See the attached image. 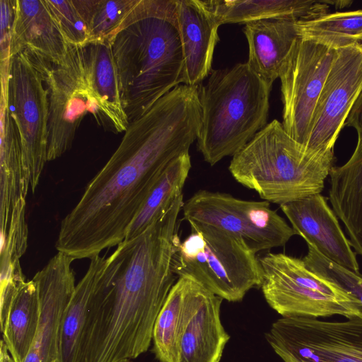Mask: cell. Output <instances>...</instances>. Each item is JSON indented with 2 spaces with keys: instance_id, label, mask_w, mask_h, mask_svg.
Masks as SVG:
<instances>
[{
  "instance_id": "5bb4252c",
  "label": "cell",
  "mask_w": 362,
  "mask_h": 362,
  "mask_svg": "<svg viewBox=\"0 0 362 362\" xmlns=\"http://www.w3.org/2000/svg\"><path fill=\"white\" fill-rule=\"evenodd\" d=\"M361 93L362 44L337 49L304 146L315 151H334L339 134Z\"/></svg>"
},
{
  "instance_id": "9a60e30c",
  "label": "cell",
  "mask_w": 362,
  "mask_h": 362,
  "mask_svg": "<svg viewBox=\"0 0 362 362\" xmlns=\"http://www.w3.org/2000/svg\"><path fill=\"white\" fill-rule=\"evenodd\" d=\"M74 260L58 252L33 278L38 290L40 315L36 334L24 362H54L58 359L62 321L76 287L71 267Z\"/></svg>"
},
{
  "instance_id": "4316f807",
  "label": "cell",
  "mask_w": 362,
  "mask_h": 362,
  "mask_svg": "<svg viewBox=\"0 0 362 362\" xmlns=\"http://www.w3.org/2000/svg\"><path fill=\"white\" fill-rule=\"evenodd\" d=\"M193 279L180 276L156 320L152 341L160 362H177V346Z\"/></svg>"
},
{
  "instance_id": "f546056e",
  "label": "cell",
  "mask_w": 362,
  "mask_h": 362,
  "mask_svg": "<svg viewBox=\"0 0 362 362\" xmlns=\"http://www.w3.org/2000/svg\"><path fill=\"white\" fill-rule=\"evenodd\" d=\"M303 260L312 272L334 283L358 300L362 316V275L327 259L309 245Z\"/></svg>"
},
{
  "instance_id": "ffe728a7",
  "label": "cell",
  "mask_w": 362,
  "mask_h": 362,
  "mask_svg": "<svg viewBox=\"0 0 362 362\" xmlns=\"http://www.w3.org/2000/svg\"><path fill=\"white\" fill-rule=\"evenodd\" d=\"M69 47L46 0H17L11 57L25 51L60 64L66 57Z\"/></svg>"
},
{
  "instance_id": "cb8c5ba5",
  "label": "cell",
  "mask_w": 362,
  "mask_h": 362,
  "mask_svg": "<svg viewBox=\"0 0 362 362\" xmlns=\"http://www.w3.org/2000/svg\"><path fill=\"white\" fill-rule=\"evenodd\" d=\"M220 25L249 23L272 18L310 21L328 13L327 0H210Z\"/></svg>"
},
{
  "instance_id": "ba28073f",
  "label": "cell",
  "mask_w": 362,
  "mask_h": 362,
  "mask_svg": "<svg viewBox=\"0 0 362 362\" xmlns=\"http://www.w3.org/2000/svg\"><path fill=\"white\" fill-rule=\"evenodd\" d=\"M23 52L40 72L47 90V161H51L71 148L84 115L92 114L96 122L99 121V110L88 75L85 46L69 45L60 64Z\"/></svg>"
},
{
  "instance_id": "83f0119b",
  "label": "cell",
  "mask_w": 362,
  "mask_h": 362,
  "mask_svg": "<svg viewBox=\"0 0 362 362\" xmlns=\"http://www.w3.org/2000/svg\"><path fill=\"white\" fill-rule=\"evenodd\" d=\"M300 37L335 49L362 44V9L338 11L296 22Z\"/></svg>"
},
{
  "instance_id": "5b68a950",
  "label": "cell",
  "mask_w": 362,
  "mask_h": 362,
  "mask_svg": "<svg viewBox=\"0 0 362 362\" xmlns=\"http://www.w3.org/2000/svg\"><path fill=\"white\" fill-rule=\"evenodd\" d=\"M198 86L202 122L197 139L214 165L233 156L267 124L272 87L245 63L212 69Z\"/></svg>"
},
{
  "instance_id": "3957f363",
  "label": "cell",
  "mask_w": 362,
  "mask_h": 362,
  "mask_svg": "<svg viewBox=\"0 0 362 362\" xmlns=\"http://www.w3.org/2000/svg\"><path fill=\"white\" fill-rule=\"evenodd\" d=\"M108 42L129 123L182 84L175 0H139Z\"/></svg>"
},
{
  "instance_id": "ac0fdd59",
  "label": "cell",
  "mask_w": 362,
  "mask_h": 362,
  "mask_svg": "<svg viewBox=\"0 0 362 362\" xmlns=\"http://www.w3.org/2000/svg\"><path fill=\"white\" fill-rule=\"evenodd\" d=\"M182 49V84L199 86L211 73L221 25L208 1L175 0Z\"/></svg>"
},
{
  "instance_id": "4dcf8cb0",
  "label": "cell",
  "mask_w": 362,
  "mask_h": 362,
  "mask_svg": "<svg viewBox=\"0 0 362 362\" xmlns=\"http://www.w3.org/2000/svg\"><path fill=\"white\" fill-rule=\"evenodd\" d=\"M54 15L66 42L72 46H85L90 42L84 21L72 0H46Z\"/></svg>"
},
{
  "instance_id": "277c9868",
  "label": "cell",
  "mask_w": 362,
  "mask_h": 362,
  "mask_svg": "<svg viewBox=\"0 0 362 362\" xmlns=\"http://www.w3.org/2000/svg\"><path fill=\"white\" fill-rule=\"evenodd\" d=\"M334 161V151L307 149L274 119L233 156L228 169L260 198L281 205L320 194Z\"/></svg>"
},
{
  "instance_id": "9c48e42d",
  "label": "cell",
  "mask_w": 362,
  "mask_h": 362,
  "mask_svg": "<svg viewBox=\"0 0 362 362\" xmlns=\"http://www.w3.org/2000/svg\"><path fill=\"white\" fill-rule=\"evenodd\" d=\"M183 218L241 238L255 253L284 245L295 231L267 201L199 190L183 204Z\"/></svg>"
},
{
  "instance_id": "30bf717a",
  "label": "cell",
  "mask_w": 362,
  "mask_h": 362,
  "mask_svg": "<svg viewBox=\"0 0 362 362\" xmlns=\"http://www.w3.org/2000/svg\"><path fill=\"white\" fill-rule=\"evenodd\" d=\"M265 337L284 362H362V317L322 321L282 317Z\"/></svg>"
},
{
  "instance_id": "7a4b0ae2",
  "label": "cell",
  "mask_w": 362,
  "mask_h": 362,
  "mask_svg": "<svg viewBox=\"0 0 362 362\" xmlns=\"http://www.w3.org/2000/svg\"><path fill=\"white\" fill-rule=\"evenodd\" d=\"M183 203L177 199L136 238L109 256L85 328L81 362H121L148 351L157 317L175 284L173 259Z\"/></svg>"
},
{
  "instance_id": "4fadbf2b",
  "label": "cell",
  "mask_w": 362,
  "mask_h": 362,
  "mask_svg": "<svg viewBox=\"0 0 362 362\" xmlns=\"http://www.w3.org/2000/svg\"><path fill=\"white\" fill-rule=\"evenodd\" d=\"M30 183L23 167L17 127L7 105L1 107V274L20 265L28 247L25 198Z\"/></svg>"
},
{
  "instance_id": "6da1fadb",
  "label": "cell",
  "mask_w": 362,
  "mask_h": 362,
  "mask_svg": "<svg viewBox=\"0 0 362 362\" xmlns=\"http://www.w3.org/2000/svg\"><path fill=\"white\" fill-rule=\"evenodd\" d=\"M197 92L180 85L129 123L120 144L62 219L58 252L76 259L118 245L165 166L197 139Z\"/></svg>"
},
{
  "instance_id": "836d02e7",
  "label": "cell",
  "mask_w": 362,
  "mask_h": 362,
  "mask_svg": "<svg viewBox=\"0 0 362 362\" xmlns=\"http://www.w3.org/2000/svg\"><path fill=\"white\" fill-rule=\"evenodd\" d=\"M121 362H132L131 360H125V361H121Z\"/></svg>"
},
{
  "instance_id": "52a82bcc",
  "label": "cell",
  "mask_w": 362,
  "mask_h": 362,
  "mask_svg": "<svg viewBox=\"0 0 362 362\" xmlns=\"http://www.w3.org/2000/svg\"><path fill=\"white\" fill-rule=\"evenodd\" d=\"M259 260L264 297L282 317H362L358 300L334 283L312 272L303 259L269 252Z\"/></svg>"
},
{
  "instance_id": "d6986e66",
  "label": "cell",
  "mask_w": 362,
  "mask_h": 362,
  "mask_svg": "<svg viewBox=\"0 0 362 362\" xmlns=\"http://www.w3.org/2000/svg\"><path fill=\"white\" fill-rule=\"evenodd\" d=\"M357 133L355 149L349 160L334 166L330 177L329 200L344 223L354 252L362 256V93L345 123Z\"/></svg>"
},
{
  "instance_id": "484cf974",
  "label": "cell",
  "mask_w": 362,
  "mask_h": 362,
  "mask_svg": "<svg viewBox=\"0 0 362 362\" xmlns=\"http://www.w3.org/2000/svg\"><path fill=\"white\" fill-rule=\"evenodd\" d=\"M190 169L189 152L175 158L165 166L129 225L124 241L128 242L138 237L182 194Z\"/></svg>"
},
{
  "instance_id": "44dd1931",
  "label": "cell",
  "mask_w": 362,
  "mask_h": 362,
  "mask_svg": "<svg viewBox=\"0 0 362 362\" xmlns=\"http://www.w3.org/2000/svg\"><path fill=\"white\" fill-rule=\"evenodd\" d=\"M297 21L272 18L245 25L243 33L249 47L247 63L271 86L279 77L281 66L299 37Z\"/></svg>"
},
{
  "instance_id": "e0dca14e",
  "label": "cell",
  "mask_w": 362,
  "mask_h": 362,
  "mask_svg": "<svg viewBox=\"0 0 362 362\" xmlns=\"http://www.w3.org/2000/svg\"><path fill=\"white\" fill-rule=\"evenodd\" d=\"M223 299L193 280L177 346V362H219L230 336L221 320Z\"/></svg>"
},
{
  "instance_id": "1f68e13d",
  "label": "cell",
  "mask_w": 362,
  "mask_h": 362,
  "mask_svg": "<svg viewBox=\"0 0 362 362\" xmlns=\"http://www.w3.org/2000/svg\"><path fill=\"white\" fill-rule=\"evenodd\" d=\"M1 4V71H8L11 45L17 8V0H0Z\"/></svg>"
},
{
  "instance_id": "2e32d148",
  "label": "cell",
  "mask_w": 362,
  "mask_h": 362,
  "mask_svg": "<svg viewBox=\"0 0 362 362\" xmlns=\"http://www.w3.org/2000/svg\"><path fill=\"white\" fill-rule=\"evenodd\" d=\"M296 235L301 236L321 255L359 273L356 253L342 231L337 216L321 194L280 205Z\"/></svg>"
},
{
  "instance_id": "8fae6325",
  "label": "cell",
  "mask_w": 362,
  "mask_h": 362,
  "mask_svg": "<svg viewBox=\"0 0 362 362\" xmlns=\"http://www.w3.org/2000/svg\"><path fill=\"white\" fill-rule=\"evenodd\" d=\"M7 105L17 127L24 170L34 194L47 161L49 102L42 76L25 52L11 57Z\"/></svg>"
},
{
  "instance_id": "7402d4cb",
  "label": "cell",
  "mask_w": 362,
  "mask_h": 362,
  "mask_svg": "<svg viewBox=\"0 0 362 362\" xmlns=\"http://www.w3.org/2000/svg\"><path fill=\"white\" fill-rule=\"evenodd\" d=\"M89 81L99 110L97 123L105 131L125 132L129 124L122 103L117 71L109 42L85 45Z\"/></svg>"
},
{
  "instance_id": "f1b7e54d",
  "label": "cell",
  "mask_w": 362,
  "mask_h": 362,
  "mask_svg": "<svg viewBox=\"0 0 362 362\" xmlns=\"http://www.w3.org/2000/svg\"><path fill=\"white\" fill-rule=\"evenodd\" d=\"M90 42H108L139 0H72Z\"/></svg>"
},
{
  "instance_id": "e575fe53",
  "label": "cell",
  "mask_w": 362,
  "mask_h": 362,
  "mask_svg": "<svg viewBox=\"0 0 362 362\" xmlns=\"http://www.w3.org/2000/svg\"><path fill=\"white\" fill-rule=\"evenodd\" d=\"M54 362H58V361H54Z\"/></svg>"
},
{
  "instance_id": "d4e9b609",
  "label": "cell",
  "mask_w": 362,
  "mask_h": 362,
  "mask_svg": "<svg viewBox=\"0 0 362 362\" xmlns=\"http://www.w3.org/2000/svg\"><path fill=\"white\" fill-rule=\"evenodd\" d=\"M40 307L36 283L23 280L1 325L2 340L15 362H24L38 326Z\"/></svg>"
},
{
  "instance_id": "8992f818",
  "label": "cell",
  "mask_w": 362,
  "mask_h": 362,
  "mask_svg": "<svg viewBox=\"0 0 362 362\" xmlns=\"http://www.w3.org/2000/svg\"><path fill=\"white\" fill-rule=\"evenodd\" d=\"M190 233L180 240L173 259V271L191 278L230 302L240 301L251 288L260 287L262 267L241 238L216 227L189 222Z\"/></svg>"
},
{
  "instance_id": "603a6c76",
  "label": "cell",
  "mask_w": 362,
  "mask_h": 362,
  "mask_svg": "<svg viewBox=\"0 0 362 362\" xmlns=\"http://www.w3.org/2000/svg\"><path fill=\"white\" fill-rule=\"evenodd\" d=\"M109 257L90 259L88 269L76 285L64 313L59 340L58 362H81L85 328L94 298L101 286Z\"/></svg>"
},
{
  "instance_id": "7c38bea8",
  "label": "cell",
  "mask_w": 362,
  "mask_h": 362,
  "mask_svg": "<svg viewBox=\"0 0 362 362\" xmlns=\"http://www.w3.org/2000/svg\"><path fill=\"white\" fill-rule=\"evenodd\" d=\"M335 54L334 48L298 37L281 66V124L285 132L303 146Z\"/></svg>"
},
{
  "instance_id": "d6a6232c",
  "label": "cell",
  "mask_w": 362,
  "mask_h": 362,
  "mask_svg": "<svg viewBox=\"0 0 362 362\" xmlns=\"http://www.w3.org/2000/svg\"><path fill=\"white\" fill-rule=\"evenodd\" d=\"M327 3L330 6H334L336 8H342L346 6H349L353 1H328Z\"/></svg>"
}]
</instances>
